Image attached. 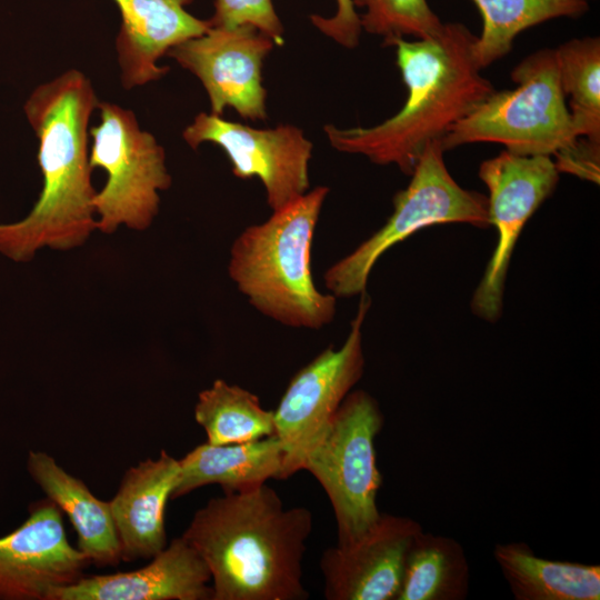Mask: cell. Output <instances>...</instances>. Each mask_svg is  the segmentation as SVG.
<instances>
[{
  "label": "cell",
  "instance_id": "cell-1",
  "mask_svg": "<svg viewBox=\"0 0 600 600\" xmlns=\"http://www.w3.org/2000/svg\"><path fill=\"white\" fill-rule=\"evenodd\" d=\"M98 103L90 79L76 69L38 86L26 101L42 189L26 218L0 224V252L10 259L28 261L44 247H80L97 229L88 141Z\"/></svg>",
  "mask_w": 600,
  "mask_h": 600
},
{
  "label": "cell",
  "instance_id": "cell-2",
  "mask_svg": "<svg viewBox=\"0 0 600 600\" xmlns=\"http://www.w3.org/2000/svg\"><path fill=\"white\" fill-rule=\"evenodd\" d=\"M311 530V511L286 509L264 483L211 498L181 537L210 571L212 600H306L302 561Z\"/></svg>",
  "mask_w": 600,
  "mask_h": 600
},
{
  "label": "cell",
  "instance_id": "cell-3",
  "mask_svg": "<svg viewBox=\"0 0 600 600\" xmlns=\"http://www.w3.org/2000/svg\"><path fill=\"white\" fill-rule=\"evenodd\" d=\"M476 38L464 24L448 22L436 37L392 41L407 87L403 107L370 128L326 126L331 146L377 164H394L410 176L426 147L494 91L473 59Z\"/></svg>",
  "mask_w": 600,
  "mask_h": 600
},
{
  "label": "cell",
  "instance_id": "cell-4",
  "mask_svg": "<svg viewBox=\"0 0 600 600\" xmlns=\"http://www.w3.org/2000/svg\"><path fill=\"white\" fill-rule=\"evenodd\" d=\"M327 187H317L247 227L230 249L228 273L263 316L292 328L321 329L337 312V298L321 292L311 249Z\"/></svg>",
  "mask_w": 600,
  "mask_h": 600
},
{
  "label": "cell",
  "instance_id": "cell-5",
  "mask_svg": "<svg viewBox=\"0 0 600 600\" xmlns=\"http://www.w3.org/2000/svg\"><path fill=\"white\" fill-rule=\"evenodd\" d=\"M513 90L493 91L440 140L443 150L496 142L520 156H556L580 138L566 103L554 49L526 57L511 72Z\"/></svg>",
  "mask_w": 600,
  "mask_h": 600
},
{
  "label": "cell",
  "instance_id": "cell-6",
  "mask_svg": "<svg viewBox=\"0 0 600 600\" xmlns=\"http://www.w3.org/2000/svg\"><path fill=\"white\" fill-rule=\"evenodd\" d=\"M443 152L440 140L426 147L408 187L396 193L393 212L386 223L327 269L323 281L328 292L336 298L366 292L370 273L381 256L423 228L451 222L480 229L491 226L488 198L458 184L444 163Z\"/></svg>",
  "mask_w": 600,
  "mask_h": 600
},
{
  "label": "cell",
  "instance_id": "cell-7",
  "mask_svg": "<svg viewBox=\"0 0 600 600\" xmlns=\"http://www.w3.org/2000/svg\"><path fill=\"white\" fill-rule=\"evenodd\" d=\"M383 420L370 393L350 391L303 461L302 470L317 479L331 502L339 546L359 539L380 518L382 476L374 440Z\"/></svg>",
  "mask_w": 600,
  "mask_h": 600
},
{
  "label": "cell",
  "instance_id": "cell-8",
  "mask_svg": "<svg viewBox=\"0 0 600 600\" xmlns=\"http://www.w3.org/2000/svg\"><path fill=\"white\" fill-rule=\"evenodd\" d=\"M97 109L100 122L89 129V163L107 173L93 198L97 229L104 233L120 226L146 230L158 214L159 192L171 186L164 149L140 128L133 111L107 101Z\"/></svg>",
  "mask_w": 600,
  "mask_h": 600
},
{
  "label": "cell",
  "instance_id": "cell-9",
  "mask_svg": "<svg viewBox=\"0 0 600 600\" xmlns=\"http://www.w3.org/2000/svg\"><path fill=\"white\" fill-rule=\"evenodd\" d=\"M360 296L358 311L342 346L324 349L300 369L273 410L276 436L283 451L281 480L302 470L308 452L363 376L362 326L371 301L367 292Z\"/></svg>",
  "mask_w": 600,
  "mask_h": 600
},
{
  "label": "cell",
  "instance_id": "cell-10",
  "mask_svg": "<svg viewBox=\"0 0 600 600\" xmlns=\"http://www.w3.org/2000/svg\"><path fill=\"white\" fill-rule=\"evenodd\" d=\"M559 173L549 156H520L507 150L480 164L479 178L489 191V220L498 239L471 297V311L478 318L496 322L501 317L513 249L528 220L552 194Z\"/></svg>",
  "mask_w": 600,
  "mask_h": 600
},
{
  "label": "cell",
  "instance_id": "cell-11",
  "mask_svg": "<svg viewBox=\"0 0 600 600\" xmlns=\"http://www.w3.org/2000/svg\"><path fill=\"white\" fill-rule=\"evenodd\" d=\"M197 149L203 142L219 146L241 179L257 177L264 187L269 207L277 210L309 191L312 143L293 126L254 129L201 112L182 132Z\"/></svg>",
  "mask_w": 600,
  "mask_h": 600
},
{
  "label": "cell",
  "instance_id": "cell-12",
  "mask_svg": "<svg viewBox=\"0 0 600 600\" xmlns=\"http://www.w3.org/2000/svg\"><path fill=\"white\" fill-rule=\"evenodd\" d=\"M273 46L269 36L249 24L210 27L167 54L201 81L211 113L221 116L226 107H231L242 118L259 121L267 119L261 69Z\"/></svg>",
  "mask_w": 600,
  "mask_h": 600
},
{
  "label": "cell",
  "instance_id": "cell-13",
  "mask_svg": "<svg viewBox=\"0 0 600 600\" xmlns=\"http://www.w3.org/2000/svg\"><path fill=\"white\" fill-rule=\"evenodd\" d=\"M28 512L23 523L0 538V600H50L91 564L70 544L63 513L50 499L32 502Z\"/></svg>",
  "mask_w": 600,
  "mask_h": 600
},
{
  "label": "cell",
  "instance_id": "cell-14",
  "mask_svg": "<svg viewBox=\"0 0 600 600\" xmlns=\"http://www.w3.org/2000/svg\"><path fill=\"white\" fill-rule=\"evenodd\" d=\"M421 526L381 513L356 541L327 549L320 560L328 600H396L407 551Z\"/></svg>",
  "mask_w": 600,
  "mask_h": 600
},
{
  "label": "cell",
  "instance_id": "cell-15",
  "mask_svg": "<svg viewBox=\"0 0 600 600\" xmlns=\"http://www.w3.org/2000/svg\"><path fill=\"white\" fill-rule=\"evenodd\" d=\"M210 580L206 562L179 537L142 568L82 576L54 590L50 600H212Z\"/></svg>",
  "mask_w": 600,
  "mask_h": 600
},
{
  "label": "cell",
  "instance_id": "cell-16",
  "mask_svg": "<svg viewBox=\"0 0 600 600\" xmlns=\"http://www.w3.org/2000/svg\"><path fill=\"white\" fill-rule=\"evenodd\" d=\"M112 1L121 17L116 50L121 83L128 90L166 76L169 69L159 66L161 57L211 27L187 10L193 0Z\"/></svg>",
  "mask_w": 600,
  "mask_h": 600
},
{
  "label": "cell",
  "instance_id": "cell-17",
  "mask_svg": "<svg viewBox=\"0 0 600 600\" xmlns=\"http://www.w3.org/2000/svg\"><path fill=\"white\" fill-rule=\"evenodd\" d=\"M180 473L179 460L162 450L129 468L109 501L121 561L151 559L167 546L166 508Z\"/></svg>",
  "mask_w": 600,
  "mask_h": 600
},
{
  "label": "cell",
  "instance_id": "cell-18",
  "mask_svg": "<svg viewBox=\"0 0 600 600\" xmlns=\"http://www.w3.org/2000/svg\"><path fill=\"white\" fill-rule=\"evenodd\" d=\"M27 470L62 513L78 536V549L97 567L121 562L120 543L109 501L97 498L87 484L60 467L43 451H30Z\"/></svg>",
  "mask_w": 600,
  "mask_h": 600
},
{
  "label": "cell",
  "instance_id": "cell-19",
  "mask_svg": "<svg viewBox=\"0 0 600 600\" xmlns=\"http://www.w3.org/2000/svg\"><path fill=\"white\" fill-rule=\"evenodd\" d=\"M180 462V473L171 499L207 486L219 484L224 493L246 492L281 480L283 451L276 434L258 440L231 443H202Z\"/></svg>",
  "mask_w": 600,
  "mask_h": 600
},
{
  "label": "cell",
  "instance_id": "cell-20",
  "mask_svg": "<svg viewBox=\"0 0 600 600\" xmlns=\"http://www.w3.org/2000/svg\"><path fill=\"white\" fill-rule=\"evenodd\" d=\"M496 562L516 600H599L600 566L538 557L524 542L497 543Z\"/></svg>",
  "mask_w": 600,
  "mask_h": 600
},
{
  "label": "cell",
  "instance_id": "cell-21",
  "mask_svg": "<svg viewBox=\"0 0 600 600\" xmlns=\"http://www.w3.org/2000/svg\"><path fill=\"white\" fill-rule=\"evenodd\" d=\"M469 580L462 546L453 538L421 529L407 551L396 600H463Z\"/></svg>",
  "mask_w": 600,
  "mask_h": 600
},
{
  "label": "cell",
  "instance_id": "cell-22",
  "mask_svg": "<svg viewBox=\"0 0 600 600\" xmlns=\"http://www.w3.org/2000/svg\"><path fill=\"white\" fill-rule=\"evenodd\" d=\"M482 17V32L472 56L482 70L510 52L526 29L556 18H578L589 10L588 0H471Z\"/></svg>",
  "mask_w": 600,
  "mask_h": 600
},
{
  "label": "cell",
  "instance_id": "cell-23",
  "mask_svg": "<svg viewBox=\"0 0 600 600\" xmlns=\"http://www.w3.org/2000/svg\"><path fill=\"white\" fill-rule=\"evenodd\" d=\"M194 419L211 444L242 443L276 434L273 410L263 409L249 390L222 379L199 393Z\"/></svg>",
  "mask_w": 600,
  "mask_h": 600
},
{
  "label": "cell",
  "instance_id": "cell-24",
  "mask_svg": "<svg viewBox=\"0 0 600 600\" xmlns=\"http://www.w3.org/2000/svg\"><path fill=\"white\" fill-rule=\"evenodd\" d=\"M556 50L561 88L579 137L600 143V39H572Z\"/></svg>",
  "mask_w": 600,
  "mask_h": 600
},
{
  "label": "cell",
  "instance_id": "cell-25",
  "mask_svg": "<svg viewBox=\"0 0 600 600\" xmlns=\"http://www.w3.org/2000/svg\"><path fill=\"white\" fill-rule=\"evenodd\" d=\"M353 4L364 8L361 28L383 37L387 46L399 38L436 37L444 26L427 0H353Z\"/></svg>",
  "mask_w": 600,
  "mask_h": 600
},
{
  "label": "cell",
  "instance_id": "cell-26",
  "mask_svg": "<svg viewBox=\"0 0 600 600\" xmlns=\"http://www.w3.org/2000/svg\"><path fill=\"white\" fill-rule=\"evenodd\" d=\"M209 22L211 27L226 29L249 24L269 36L274 44L284 42V29L272 0H214V13Z\"/></svg>",
  "mask_w": 600,
  "mask_h": 600
},
{
  "label": "cell",
  "instance_id": "cell-27",
  "mask_svg": "<svg viewBox=\"0 0 600 600\" xmlns=\"http://www.w3.org/2000/svg\"><path fill=\"white\" fill-rule=\"evenodd\" d=\"M310 19L322 33L341 46L349 49L357 47L362 28L353 0H337V10L332 17L312 14Z\"/></svg>",
  "mask_w": 600,
  "mask_h": 600
},
{
  "label": "cell",
  "instance_id": "cell-28",
  "mask_svg": "<svg viewBox=\"0 0 600 600\" xmlns=\"http://www.w3.org/2000/svg\"><path fill=\"white\" fill-rule=\"evenodd\" d=\"M600 143L580 137L577 143L558 154L554 164L559 172H567L599 183Z\"/></svg>",
  "mask_w": 600,
  "mask_h": 600
},
{
  "label": "cell",
  "instance_id": "cell-29",
  "mask_svg": "<svg viewBox=\"0 0 600 600\" xmlns=\"http://www.w3.org/2000/svg\"><path fill=\"white\" fill-rule=\"evenodd\" d=\"M589 1V0H588Z\"/></svg>",
  "mask_w": 600,
  "mask_h": 600
}]
</instances>
